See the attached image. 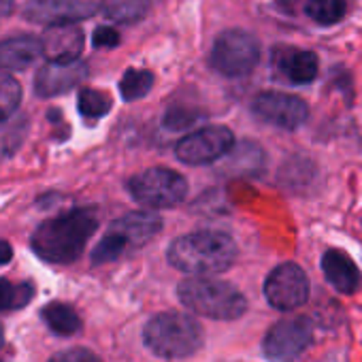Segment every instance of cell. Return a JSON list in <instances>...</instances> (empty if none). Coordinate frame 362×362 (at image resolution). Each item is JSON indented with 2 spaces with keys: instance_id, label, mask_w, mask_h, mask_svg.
Wrapping results in <instances>:
<instances>
[{
  "instance_id": "6da1fadb",
  "label": "cell",
  "mask_w": 362,
  "mask_h": 362,
  "mask_svg": "<svg viewBox=\"0 0 362 362\" xmlns=\"http://www.w3.org/2000/svg\"><path fill=\"white\" fill-rule=\"evenodd\" d=\"M98 228V214L92 207L71 209L58 218L45 220L33 233V252L52 264H71L75 262L92 235Z\"/></svg>"
},
{
  "instance_id": "7a4b0ae2",
  "label": "cell",
  "mask_w": 362,
  "mask_h": 362,
  "mask_svg": "<svg viewBox=\"0 0 362 362\" xmlns=\"http://www.w3.org/2000/svg\"><path fill=\"white\" fill-rule=\"evenodd\" d=\"M166 258L170 267L188 275H218L237 260V243L222 230H197L175 239Z\"/></svg>"
},
{
  "instance_id": "3957f363",
  "label": "cell",
  "mask_w": 362,
  "mask_h": 362,
  "mask_svg": "<svg viewBox=\"0 0 362 362\" xmlns=\"http://www.w3.org/2000/svg\"><path fill=\"white\" fill-rule=\"evenodd\" d=\"M177 296L186 309L211 320H237L247 311V300L233 284L209 275H194L177 286Z\"/></svg>"
},
{
  "instance_id": "277c9868",
  "label": "cell",
  "mask_w": 362,
  "mask_h": 362,
  "mask_svg": "<svg viewBox=\"0 0 362 362\" xmlns=\"http://www.w3.org/2000/svg\"><path fill=\"white\" fill-rule=\"evenodd\" d=\"M203 326L188 313L164 311L153 315L143 328V343L160 358H186L203 345Z\"/></svg>"
},
{
  "instance_id": "5b68a950",
  "label": "cell",
  "mask_w": 362,
  "mask_h": 362,
  "mask_svg": "<svg viewBox=\"0 0 362 362\" xmlns=\"http://www.w3.org/2000/svg\"><path fill=\"white\" fill-rule=\"evenodd\" d=\"M162 230V220L153 211H130L117 218L98 245L92 250V264H109L143 247Z\"/></svg>"
},
{
  "instance_id": "8992f818",
  "label": "cell",
  "mask_w": 362,
  "mask_h": 362,
  "mask_svg": "<svg viewBox=\"0 0 362 362\" xmlns=\"http://www.w3.org/2000/svg\"><path fill=\"white\" fill-rule=\"evenodd\" d=\"M128 192L143 207L170 209L184 203L188 194V181L170 168L153 166L128 181Z\"/></svg>"
},
{
  "instance_id": "52a82bcc",
  "label": "cell",
  "mask_w": 362,
  "mask_h": 362,
  "mask_svg": "<svg viewBox=\"0 0 362 362\" xmlns=\"http://www.w3.org/2000/svg\"><path fill=\"white\" fill-rule=\"evenodd\" d=\"M260 60V43L258 39L241 28L224 30L209 54V64L216 73L237 79L250 75Z\"/></svg>"
},
{
  "instance_id": "ba28073f",
  "label": "cell",
  "mask_w": 362,
  "mask_h": 362,
  "mask_svg": "<svg viewBox=\"0 0 362 362\" xmlns=\"http://www.w3.org/2000/svg\"><path fill=\"white\" fill-rule=\"evenodd\" d=\"M233 147L235 136L226 126H205L181 139L175 147V153L184 164L203 166L222 160Z\"/></svg>"
},
{
  "instance_id": "9c48e42d",
  "label": "cell",
  "mask_w": 362,
  "mask_h": 362,
  "mask_svg": "<svg viewBox=\"0 0 362 362\" xmlns=\"http://www.w3.org/2000/svg\"><path fill=\"white\" fill-rule=\"evenodd\" d=\"M311 337L313 328L307 315L286 317L267 332L262 349L264 356L273 362H292L309 347Z\"/></svg>"
},
{
  "instance_id": "30bf717a",
  "label": "cell",
  "mask_w": 362,
  "mask_h": 362,
  "mask_svg": "<svg viewBox=\"0 0 362 362\" xmlns=\"http://www.w3.org/2000/svg\"><path fill=\"white\" fill-rule=\"evenodd\" d=\"M264 296L277 311H294L309 298V279L294 262H284L264 281Z\"/></svg>"
},
{
  "instance_id": "8fae6325",
  "label": "cell",
  "mask_w": 362,
  "mask_h": 362,
  "mask_svg": "<svg viewBox=\"0 0 362 362\" xmlns=\"http://www.w3.org/2000/svg\"><path fill=\"white\" fill-rule=\"evenodd\" d=\"M252 113L281 130H296L309 117V107L303 98L286 92H262L252 103Z\"/></svg>"
},
{
  "instance_id": "7c38bea8",
  "label": "cell",
  "mask_w": 362,
  "mask_h": 362,
  "mask_svg": "<svg viewBox=\"0 0 362 362\" xmlns=\"http://www.w3.org/2000/svg\"><path fill=\"white\" fill-rule=\"evenodd\" d=\"M96 13L94 0H30L24 7V18L33 24L58 26L77 24Z\"/></svg>"
},
{
  "instance_id": "4fadbf2b",
  "label": "cell",
  "mask_w": 362,
  "mask_h": 362,
  "mask_svg": "<svg viewBox=\"0 0 362 362\" xmlns=\"http://www.w3.org/2000/svg\"><path fill=\"white\" fill-rule=\"evenodd\" d=\"M88 77V64L75 62H47L35 75V92L41 98H54L71 92Z\"/></svg>"
},
{
  "instance_id": "5bb4252c",
  "label": "cell",
  "mask_w": 362,
  "mask_h": 362,
  "mask_svg": "<svg viewBox=\"0 0 362 362\" xmlns=\"http://www.w3.org/2000/svg\"><path fill=\"white\" fill-rule=\"evenodd\" d=\"M273 64L288 81L296 86H309L320 71V62L313 52L290 45L273 47Z\"/></svg>"
},
{
  "instance_id": "9a60e30c",
  "label": "cell",
  "mask_w": 362,
  "mask_h": 362,
  "mask_svg": "<svg viewBox=\"0 0 362 362\" xmlns=\"http://www.w3.org/2000/svg\"><path fill=\"white\" fill-rule=\"evenodd\" d=\"M43 43V56L49 62H75L79 60L86 37L83 30L75 24H58L49 26L41 39Z\"/></svg>"
},
{
  "instance_id": "2e32d148",
  "label": "cell",
  "mask_w": 362,
  "mask_h": 362,
  "mask_svg": "<svg viewBox=\"0 0 362 362\" xmlns=\"http://www.w3.org/2000/svg\"><path fill=\"white\" fill-rule=\"evenodd\" d=\"M39 56H43V43L37 37L22 35L0 41V71H26Z\"/></svg>"
},
{
  "instance_id": "e0dca14e",
  "label": "cell",
  "mask_w": 362,
  "mask_h": 362,
  "mask_svg": "<svg viewBox=\"0 0 362 362\" xmlns=\"http://www.w3.org/2000/svg\"><path fill=\"white\" fill-rule=\"evenodd\" d=\"M322 273L326 281L341 294H354L360 288V271L354 264V260L339 252V250H328L322 256Z\"/></svg>"
},
{
  "instance_id": "ac0fdd59",
  "label": "cell",
  "mask_w": 362,
  "mask_h": 362,
  "mask_svg": "<svg viewBox=\"0 0 362 362\" xmlns=\"http://www.w3.org/2000/svg\"><path fill=\"white\" fill-rule=\"evenodd\" d=\"M41 317H43L45 326L54 334H60V337H71V334H75V332L81 330V317H79V313L71 305L60 303V300L47 303L41 309Z\"/></svg>"
},
{
  "instance_id": "d6986e66",
  "label": "cell",
  "mask_w": 362,
  "mask_h": 362,
  "mask_svg": "<svg viewBox=\"0 0 362 362\" xmlns=\"http://www.w3.org/2000/svg\"><path fill=\"white\" fill-rule=\"evenodd\" d=\"M224 158H228L226 170H230L233 175H260L264 166V153L252 141H243L241 145H235Z\"/></svg>"
},
{
  "instance_id": "ffe728a7",
  "label": "cell",
  "mask_w": 362,
  "mask_h": 362,
  "mask_svg": "<svg viewBox=\"0 0 362 362\" xmlns=\"http://www.w3.org/2000/svg\"><path fill=\"white\" fill-rule=\"evenodd\" d=\"M149 0H103L100 11L115 24H136L149 11Z\"/></svg>"
},
{
  "instance_id": "44dd1931",
  "label": "cell",
  "mask_w": 362,
  "mask_h": 362,
  "mask_svg": "<svg viewBox=\"0 0 362 362\" xmlns=\"http://www.w3.org/2000/svg\"><path fill=\"white\" fill-rule=\"evenodd\" d=\"M305 13L320 26H334L347 13V0H305Z\"/></svg>"
},
{
  "instance_id": "7402d4cb",
  "label": "cell",
  "mask_w": 362,
  "mask_h": 362,
  "mask_svg": "<svg viewBox=\"0 0 362 362\" xmlns=\"http://www.w3.org/2000/svg\"><path fill=\"white\" fill-rule=\"evenodd\" d=\"M35 298V286L30 281L13 284L0 279V311H18Z\"/></svg>"
},
{
  "instance_id": "603a6c76",
  "label": "cell",
  "mask_w": 362,
  "mask_h": 362,
  "mask_svg": "<svg viewBox=\"0 0 362 362\" xmlns=\"http://www.w3.org/2000/svg\"><path fill=\"white\" fill-rule=\"evenodd\" d=\"M153 86V75L143 69H128L119 81V94L126 103L139 100L149 94Z\"/></svg>"
},
{
  "instance_id": "cb8c5ba5",
  "label": "cell",
  "mask_w": 362,
  "mask_h": 362,
  "mask_svg": "<svg viewBox=\"0 0 362 362\" xmlns=\"http://www.w3.org/2000/svg\"><path fill=\"white\" fill-rule=\"evenodd\" d=\"M77 109L86 119H100L111 111V98L100 90L83 88L77 98Z\"/></svg>"
},
{
  "instance_id": "d4e9b609",
  "label": "cell",
  "mask_w": 362,
  "mask_h": 362,
  "mask_svg": "<svg viewBox=\"0 0 362 362\" xmlns=\"http://www.w3.org/2000/svg\"><path fill=\"white\" fill-rule=\"evenodd\" d=\"M22 103V86L11 75H0V124L11 119Z\"/></svg>"
},
{
  "instance_id": "484cf974",
  "label": "cell",
  "mask_w": 362,
  "mask_h": 362,
  "mask_svg": "<svg viewBox=\"0 0 362 362\" xmlns=\"http://www.w3.org/2000/svg\"><path fill=\"white\" fill-rule=\"evenodd\" d=\"M28 119L22 117L13 124H9L7 128L0 130V156H11L24 141L26 130H28Z\"/></svg>"
},
{
  "instance_id": "4316f807",
  "label": "cell",
  "mask_w": 362,
  "mask_h": 362,
  "mask_svg": "<svg viewBox=\"0 0 362 362\" xmlns=\"http://www.w3.org/2000/svg\"><path fill=\"white\" fill-rule=\"evenodd\" d=\"M199 117H201V115H199L197 111H190V109H186V107H168V111H166L162 124H164V128H168V130H184V128L197 124Z\"/></svg>"
},
{
  "instance_id": "83f0119b",
  "label": "cell",
  "mask_w": 362,
  "mask_h": 362,
  "mask_svg": "<svg viewBox=\"0 0 362 362\" xmlns=\"http://www.w3.org/2000/svg\"><path fill=\"white\" fill-rule=\"evenodd\" d=\"M49 362H100V360L88 347H71V349H62L54 354Z\"/></svg>"
},
{
  "instance_id": "f1b7e54d",
  "label": "cell",
  "mask_w": 362,
  "mask_h": 362,
  "mask_svg": "<svg viewBox=\"0 0 362 362\" xmlns=\"http://www.w3.org/2000/svg\"><path fill=\"white\" fill-rule=\"evenodd\" d=\"M92 43L98 49H111L119 45V33L111 26H98L92 35Z\"/></svg>"
},
{
  "instance_id": "f546056e",
  "label": "cell",
  "mask_w": 362,
  "mask_h": 362,
  "mask_svg": "<svg viewBox=\"0 0 362 362\" xmlns=\"http://www.w3.org/2000/svg\"><path fill=\"white\" fill-rule=\"evenodd\" d=\"M11 258H13V247L7 241H0V267L11 262Z\"/></svg>"
},
{
  "instance_id": "4dcf8cb0",
  "label": "cell",
  "mask_w": 362,
  "mask_h": 362,
  "mask_svg": "<svg viewBox=\"0 0 362 362\" xmlns=\"http://www.w3.org/2000/svg\"><path fill=\"white\" fill-rule=\"evenodd\" d=\"M16 9V3L13 0H0V20L3 18H9Z\"/></svg>"
},
{
  "instance_id": "1f68e13d",
  "label": "cell",
  "mask_w": 362,
  "mask_h": 362,
  "mask_svg": "<svg viewBox=\"0 0 362 362\" xmlns=\"http://www.w3.org/2000/svg\"><path fill=\"white\" fill-rule=\"evenodd\" d=\"M5 345V328H3V324H0V347Z\"/></svg>"
}]
</instances>
